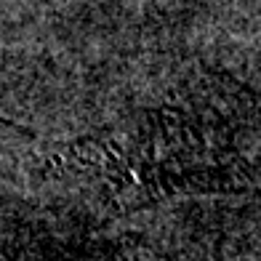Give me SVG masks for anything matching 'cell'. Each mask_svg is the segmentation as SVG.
<instances>
[{"mask_svg": "<svg viewBox=\"0 0 261 261\" xmlns=\"http://www.w3.org/2000/svg\"><path fill=\"white\" fill-rule=\"evenodd\" d=\"M248 165L229 125L187 104L139 107L72 141L56 160L62 176L117 211L248 189Z\"/></svg>", "mask_w": 261, "mask_h": 261, "instance_id": "obj_1", "label": "cell"}, {"mask_svg": "<svg viewBox=\"0 0 261 261\" xmlns=\"http://www.w3.org/2000/svg\"><path fill=\"white\" fill-rule=\"evenodd\" d=\"M3 134H14V125H11L8 120H3V117H0V136Z\"/></svg>", "mask_w": 261, "mask_h": 261, "instance_id": "obj_2", "label": "cell"}]
</instances>
